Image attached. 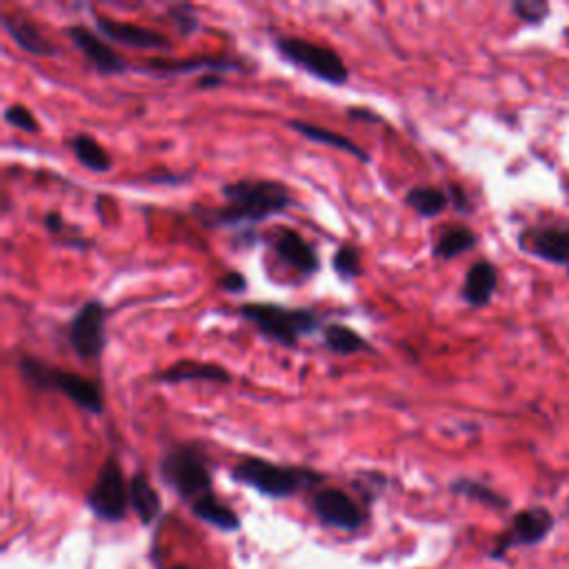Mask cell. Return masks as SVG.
<instances>
[{
  "mask_svg": "<svg viewBox=\"0 0 569 569\" xmlns=\"http://www.w3.org/2000/svg\"><path fill=\"white\" fill-rule=\"evenodd\" d=\"M67 341L81 361L101 358L107 345V309L101 301H87L72 316L67 327Z\"/></svg>",
  "mask_w": 569,
  "mask_h": 569,
  "instance_id": "8",
  "label": "cell"
},
{
  "mask_svg": "<svg viewBox=\"0 0 569 569\" xmlns=\"http://www.w3.org/2000/svg\"><path fill=\"white\" fill-rule=\"evenodd\" d=\"M332 267H334V272L338 278H341V281H345V283L354 281V278L363 274L361 252H358V249L352 245H343L341 249H336V254L332 258Z\"/></svg>",
  "mask_w": 569,
  "mask_h": 569,
  "instance_id": "27",
  "label": "cell"
},
{
  "mask_svg": "<svg viewBox=\"0 0 569 569\" xmlns=\"http://www.w3.org/2000/svg\"><path fill=\"white\" fill-rule=\"evenodd\" d=\"M192 512L196 518H201L203 523L223 529V532H236V529H241V518H238L234 509L225 505L214 492L196 498L192 503Z\"/></svg>",
  "mask_w": 569,
  "mask_h": 569,
  "instance_id": "21",
  "label": "cell"
},
{
  "mask_svg": "<svg viewBox=\"0 0 569 569\" xmlns=\"http://www.w3.org/2000/svg\"><path fill=\"white\" fill-rule=\"evenodd\" d=\"M347 116L354 118V121H365V123H378V121H381V116L374 114L369 107H349Z\"/></svg>",
  "mask_w": 569,
  "mask_h": 569,
  "instance_id": "33",
  "label": "cell"
},
{
  "mask_svg": "<svg viewBox=\"0 0 569 569\" xmlns=\"http://www.w3.org/2000/svg\"><path fill=\"white\" fill-rule=\"evenodd\" d=\"M225 81L221 74H203L198 78V87L201 89H214V87H221Z\"/></svg>",
  "mask_w": 569,
  "mask_h": 569,
  "instance_id": "35",
  "label": "cell"
},
{
  "mask_svg": "<svg viewBox=\"0 0 569 569\" xmlns=\"http://www.w3.org/2000/svg\"><path fill=\"white\" fill-rule=\"evenodd\" d=\"M172 569H192V567H185V565H176V567H172Z\"/></svg>",
  "mask_w": 569,
  "mask_h": 569,
  "instance_id": "36",
  "label": "cell"
},
{
  "mask_svg": "<svg viewBox=\"0 0 569 569\" xmlns=\"http://www.w3.org/2000/svg\"><path fill=\"white\" fill-rule=\"evenodd\" d=\"M567 192H569V183H567Z\"/></svg>",
  "mask_w": 569,
  "mask_h": 569,
  "instance_id": "37",
  "label": "cell"
},
{
  "mask_svg": "<svg viewBox=\"0 0 569 569\" xmlns=\"http://www.w3.org/2000/svg\"><path fill=\"white\" fill-rule=\"evenodd\" d=\"M5 121L12 127L21 129V132H27V134H36L38 132V121L34 118V114L29 112V109L23 107V105L7 107L5 109Z\"/></svg>",
  "mask_w": 569,
  "mask_h": 569,
  "instance_id": "29",
  "label": "cell"
},
{
  "mask_svg": "<svg viewBox=\"0 0 569 569\" xmlns=\"http://www.w3.org/2000/svg\"><path fill=\"white\" fill-rule=\"evenodd\" d=\"M18 374L36 392H54V389H58V392L85 409V412L94 416L103 414L105 398L101 387L81 374L67 372L63 367H54L29 354L18 358Z\"/></svg>",
  "mask_w": 569,
  "mask_h": 569,
  "instance_id": "3",
  "label": "cell"
},
{
  "mask_svg": "<svg viewBox=\"0 0 569 569\" xmlns=\"http://www.w3.org/2000/svg\"><path fill=\"white\" fill-rule=\"evenodd\" d=\"M323 343L338 356H352L361 352H374L372 343L367 341L365 336H361L356 329L347 327L343 323H332L323 327Z\"/></svg>",
  "mask_w": 569,
  "mask_h": 569,
  "instance_id": "22",
  "label": "cell"
},
{
  "mask_svg": "<svg viewBox=\"0 0 569 569\" xmlns=\"http://www.w3.org/2000/svg\"><path fill=\"white\" fill-rule=\"evenodd\" d=\"M129 507L141 518L143 525H152L161 514V498H158L154 485L149 483L147 474L136 472L129 481Z\"/></svg>",
  "mask_w": 569,
  "mask_h": 569,
  "instance_id": "20",
  "label": "cell"
},
{
  "mask_svg": "<svg viewBox=\"0 0 569 569\" xmlns=\"http://www.w3.org/2000/svg\"><path fill=\"white\" fill-rule=\"evenodd\" d=\"M452 492L458 496L472 498V501H478L489 507H507V501L503 496H498L494 489L485 487L483 483L469 481V478H458V481L452 483Z\"/></svg>",
  "mask_w": 569,
  "mask_h": 569,
  "instance_id": "26",
  "label": "cell"
},
{
  "mask_svg": "<svg viewBox=\"0 0 569 569\" xmlns=\"http://www.w3.org/2000/svg\"><path fill=\"white\" fill-rule=\"evenodd\" d=\"M232 478L269 498H289L301 489L323 483V474L314 472V469L276 465L258 456H247L238 461L232 467Z\"/></svg>",
  "mask_w": 569,
  "mask_h": 569,
  "instance_id": "4",
  "label": "cell"
},
{
  "mask_svg": "<svg viewBox=\"0 0 569 569\" xmlns=\"http://www.w3.org/2000/svg\"><path fill=\"white\" fill-rule=\"evenodd\" d=\"M445 192H447V196H449V203H454V207L458 209V212H463V214H467V212H469L467 194H465V189H463L461 185L449 183Z\"/></svg>",
  "mask_w": 569,
  "mask_h": 569,
  "instance_id": "32",
  "label": "cell"
},
{
  "mask_svg": "<svg viewBox=\"0 0 569 569\" xmlns=\"http://www.w3.org/2000/svg\"><path fill=\"white\" fill-rule=\"evenodd\" d=\"M512 12L527 25H541L549 16L547 0H516L512 3Z\"/></svg>",
  "mask_w": 569,
  "mask_h": 569,
  "instance_id": "28",
  "label": "cell"
},
{
  "mask_svg": "<svg viewBox=\"0 0 569 569\" xmlns=\"http://www.w3.org/2000/svg\"><path fill=\"white\" fill-rule=\"evenodd\" d=\"M87 507L94 516L107 523H121L129 507V485H125L123 469L114 456H109L98 472L96 483L87 494Z\"/></svg>",
  "mask_w": 569,
  "mask_h": 569,
  "instance_id": "7",
  "label": "cell"
},
{
  "mask_svg": "<svg viewBox=\"0 0 569 569\" xmlns=\"http://www.w3.org/2000/svg\"><path fill=\"white\" fill-rule=\"evenodd\" d=\"M312 509L321 523L329 527L347 529V532H356V529H361L367 521L363 507L338 487L318 489L312 496Z\"/></svg>",
  "mask_w": 569,
  "mask_h": 569,
  "instance_id": "9",
  "label": "cell"
},
{
  "mask_svg": "<svg viewBox=\"0 0 569 569\" xmlns=\"http://www.w3.org/2000/svg\"><path fill=\"white\" fill-rule=\"evenodd\" d=\"M74 156L78 158V163L87 167L89 172L94 174H107L112 169V156L107 154V149L96 141L94 136L89 134H76L72 141H69Z\"/></svg>",
  "mask_w": 569,
  "mask_h": 569,
  "instance_id": "23",
  "label": "cell"
},
{
  "mask_svg": "<svg viewBox=\"0 0 569 569\" xmlns=\"http://www.w3.org/2000/svg\"><path fill=\"white\" fill-rule=\"evenodd\" d=\"M169 16L174 18V23L178 27V32L183 36H192L196 29H198V14L194 5H174L169 9Z\"/></svg>",
  "mask_w": 569,
  "mask_h": 569,
  "instance_id": "30",
  "label": "cell"
},
{
  "mask_svg": "<svg viewBox=\"0 0 569 569\" xmlns=\"http://www.w3.org/2000/svg\"><path fill=\"white\" fill-rule=\"evenodd\" d=\"M567 269H569V267H567Z\"/></svg>",
  "mask_w": 569,
  "mask_h": 569,
  "instance_id": "38",
  "label": "cell"
},
{
  "mask_svg": "<svg viewBox=\"0 0 569 569\" xmlns=\"http://www.w3.org/2000/svg\"><path fill=\"white\" fill-rule=\"evenodd\" d=\"M274 47L283 61L303 69L305 74L318 78V81L334 87H341L349 81V67L334 49L298 36H278Z\"/></svg>",
  "mask_w": 569,
  "mask_h": 569,
  "instance_id": "5",
  "label": "cell"
},
{
  "mask_svg": "<svg viewBox=\"0 0 569 569\" xmlns=\"http://www.w3.org/2000/svg\"><path fill=\"white\" fill-rule=\"evenodd\" d=\"M221 289L229 294H243L247 292V278L241 272H227L221 276V281H218Z\"/></svg>",
  "mask_w": 569,
  "mask_h": 569,
  "instance_id": "31",
  "label": "cell"
},
{
  "mask_svg": "<svg viewBox=\"0 0 569 569\" xmlns=\"http://www.w3.org/2000/svg\"><path fill=\"white\" fill-rule=\"evenodd\" d=\"M241 67L243 65L232 61V58H221V56H201V58H189V61H163V58H154V61L147 63V69L154 76H176L192 72L225 74Z\"/></svg>",
  "mask_w": 569,
  "mask_h": 569,
  "instance_id": "16",
  "label": "cell"
},
{
  "mask_svg": "<svg viewBox=\"0 0 569 569\" xmlns=\"http://www.w3.org/2000/svg\"><path fill=\"white\" fill-rule=\"evenodd\" d=\"M45 227H47V232H52V234H63V229H65L63 216L58 212H49L45 216Z\"/></svg>",
  "mask_w": 569,
  "mask_h": 569,
  "instance_id": "34",
  "label": "cell"
},
{
  "mask_svg": "<svg viewBox=\"0 0 569 569\" xmlns=\"http://www.w3.org/2000/svg\"><path fill=\"white\" fill-rule=\"evenodd\" d=\"M496 287H498L496 267L487 261H478L467 269L461 296L469 307H485L492 303Z\"/></svg>",
  "mask_w": 569,
  "mask_h": 569,
  "instance_id": "18",
  "label": "cell"
},
{
  "mask_svg": "<svg viewBox=\"0 0 569 569\" xmlns=\"http://www.w3.org/2000/svg\"><path fill=\"white\" fill-rule=\"evenodd\" d=\"M96 29H98V34L107 38V41L132 47V49L161 52V49L172 47V43L167 41V36H163L161 32H154V29L132 25V23H118L114 21V18L96 16Z\"/></svg>",
  "mask_w": 569,
  "mask_h": 569,
  "instance_id": "13",
  "label": "cell"
},
{
  "mask_svg": "<svg viewBox=\"0 0 569 569\" xmlns=\"http://www.w3.org/2000/svg\"><path fill=\"white\" fill-rule=\"evenodd\" d=\"M223 207L205 209L194 207V216L209 229L229 227H252L267 221V218L285 214L294 205V196L281 181H243L223 185Z\"/></svg>",
  "mask_w": 569,
  "mask_h": 569,
  "instance_id": "1",
  "label": "cell"
},
{
  "mask_svg": "<svg viewBox=\"0 0 569 569\" xmlns=\"http://www.w3.org/2000/svg\"><path fill=\"white\" fill-rule=\"evenodd\" d=\"M5 32L12 36V41L32 56H56L58 49L52 41H47L41 29L34 23H29L25 16L18 14H3Z\"/></svg>",
  "mask_w": 569,
  "mask_h": 569,
  "instance_id": "17",
  "label": "cell"
},
{
  "mask_svg": "<svg viewBox=\"0 0 569 569\" xmlns=\"http://www.w3.org/2000/svg\"><path fill=\"white\" fill-rule=\"evenodd\" d=\"M156 381L167 385H181V383H218L229 385L232 383V374L227 372L223 365L218 363H196V361H181L172 367L163 369L156 376Z\"/></svg>",
  "mask_w": 569,
  "mask_h": 569,
  "instance_id": "15",
  "label": "cell"
},
{
  "mask_svg": "<svg viewBox=\"0 0 569 569\" xmlns=\"http://www.w3.org/2000/svg\"><path fill=\"white\" fill-rule=\"evenodd\" d=\"M554 518L545 507H532L525 512H518L512 521L509 532H505L496 541L492 556H503L509 547L514 545H536L552 532Z\"/></svg>",
  "mask_w": 569,
  "mask_h": 569,
  "instance_id": "10",
  "label": "cell"
},
{
  "mask_svg": "<svg viewBox=\"0 0 569 569\" xmlns=\"http://www.w3.org/2000/svg\"><path fill=\"white\" fill-rule=\"evenodd\" d=\"M161 474L165 483L174 487L189 503L205 494H212V472H209L207 456L194 443L169 449L161 461Z\"/></svg>",
  "mask_w": 569,
  "mask_h": 569,
  "instance_id": "6",
  "label": "cell"
},
{
  "mask_svg": "<svg viewBox=\"0 0 569 569\" xmlns=\"http://www.w3.org/2000/svg\"><path fill=\"white\" fill-rule=\"evenodd\" d=\"M287 125L292 127L294 132L305 136L307 141L318 143V145H329V147H334V149H341V152L358 158V161H361V163H369V154L365 152L363 147H358L352 141V138H347V136L338 134V132H332V129H325L321 125H312V123H303V121H289Z\"/></svg>",
  "mask_w": 569,
  "mask_h": 569,
  "instance_id": "19",
  "label": "cell"
},
{
  "mask_svg": "<svg viewBox=\"0 0 569 569\" xmlns=\"http://www.w3.org/2000/svg\"><path fill=\"white\" fill-rule=\"evenodd\" d=\"M65 32L69 36V41L81 49L87 61L94 65L96 72L107 74V76H118V74H125L129 69L127 61H123V58L107 45V41L101 34L92 32L89 27L74 25V27H67Z\"/></svg>",
  "mask_w": 569,
  "mask_h": 569,
  "instance_id": "11",
  "label": "cell"
},
{
  "mask_svg": "<svg viewBox=\"0 0 569 569\" xmlns=\"http://www.w3.org/2000/svg\"><path fill=\"white\" fill-rule=\"evenodd\" d=\"M521 245L529 254L543 258L547 263L569 267V229H534V232L521 236Z\"/></svg>",
  "mask_w": 569,
  "mask_h": 569,
  "instance_id": "14",
  "label": "cell"
},
{
  "mask_svg": "<svg viewBox=\"0 0 569 569\" xmlns=\"http://www.w3.org/2000/svg\"><path fill=\"white\" fill-rule=\"evenodd\" d=\"M405 203L412 207L418 216L434 218L449 205V196H447L445 189L421 185V187L409 189L407 196H405Z\"/></svg>",
  "mask_w": 569,
  "mask_h": 569,
  "instance_id": "25",
  "label": "cell"
},
{
  "mask_svg": "<svg viewBox=\"0 0 569 569\" xmlns=\"http://www.w3.org/2000/svg\"><path fill=\"white\" fill-rule=\"evenodd\" d=\"M476 245H478V236L472 232V229L447 227L434 243V256L443 258V261H452V258L469 252V249H474Z\"/></svg>",
  "mask_w": 569,
  "mask_h": 569,
  "instance_id": "24",
  "label": "cell"
},
{
  "mask_svg": "<svg viewBox=\"0 0 569 569\" xmlns=\"http://www.w3.org/2000/svg\"><path fill=\"white\" fill-rule=\"evenodd\" d=\"M243 321L254 325L258 334L267 341H274L283 347H296L305 336L316 334L323 329V321L314 309L307 307H283L278 303H245L238 307Z\"/></svg>",
  "mask_w": 569,
  "mask_h": 569,
  "instance_id": "2",
  "label": "cell"
},
{
  "mask_svg": "<svg viewBox=\"0 0 569 569\" xmlns=\"http://www.w3.org/2000/svg\"><path fill=\"white\" fill-rule=\"evenodd\" d=\"M269 243H272L274 254L285 265L296 269L298 274L314 276L321 269V258L314 252V247L301 234L294 232V229H274V234L269 236Z\"/></svg>",
  "mask_w": 569,
  "mask_h": 569,
  "instance_id": "12",
  "label": "cell"
}]
</instances>
